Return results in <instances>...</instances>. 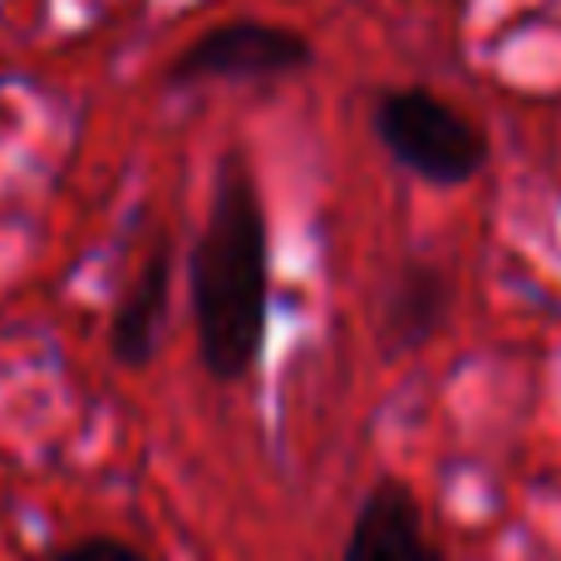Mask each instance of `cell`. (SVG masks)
Here are the masks:
<instances>
[{
	"label": "cell",
	"mask_w": 561,
	"mask_h": 561,
	"mask_svg": "<svg viewBox=\"0 0 561 561\" xmlns=\"http://www.w3.org/2000/svg\"><path fill=\"white\" fill-rule=\"evenodd\" d=\"M340 561H444V552L424 527V503L399 478H385L359 497Z\"/></svg>",
	"instance_id": "277c9868"
},
{
	"label": "cell",
	"mask_w": 561,
	"mask_h": 561,
	"mask_svg": "<svg viewBox=\"0 0 561 561\" xmlns=\"http://www.w3.org/2000/svg\"><path fill=\"white\" fill-rule=\"evenodd\" d=\"M266 306H272L266 207L242 153H227L193 247L197 359L217 385H237L256 369L266 345Z\"/></svg>",
	"instance_id": "6da1fadb"
},
{
	"label": "cell",
	"mask_w": 561,
	"mask_h": 561,
	"mask_svg": "<svg viewBox=\"0 0 561 561\" xmlns=\"http://www.w3.org/2000/svg\"><path fill=\"white\" fill-rule=\"evenodd\" d=\"M49 561H158V557L124 542V537H79V542L59 547Z\"/></svg>",
	"instance_id": "52a82bcc"
},
{
	"label": "cell",
	"mask_w": 561,
	"mask_h": 561,
	"mask_svg": "<svg viewBox=\"0 0 561 561\" xmlns=\"http://www.w3.org/2000/svg\"><path fill=\"white\" fill-rule=\"evenodd\" d=\"M369 124L404 173L434 187L473 183L488 163V138L478 134V124L428 89H389Z\"/></svg>",
	"instance_id": "7a4b0ae2"
},
{
	"label": "cell",
	"mask_w": 561,
	"mask_h": 561,
	"mask_svg": "<svg viewBox=\"0 0 561 561\" xmlns=\"http://www.w3.org/2000/svg\"><path fill=\"white\" fill-rule=\"evenodd\" d=\"M448 306H454V280L444 266L434 262H404L389 276L385 296H379V350L389 359L409 355V350H424L428 340L444 330Z\"/></svg>",
	"instance_id": "5b68a950"
},
{
	"label": "cell",
	"mask_w": 561,
	"mask_h": 561,
	"mask_svg": "<svg viewBox=\"0 0 561 561\" xmlns=\"http://www.w3.org/2000/svg\"><path fill=\"white\" fill-rule=\"evenodd\" d=\"M310 59H316V49L300 30L272 25V20H227V25L197 35L173 59L168 79L178 89L207 84V79H280L306 69Z\"/></svg>",
	"instance_id": "3957f363"
},
{
	"label": "cell",
	"mask_w": 561,
	"mask_h": 561,
	"mask_svg": "<svg viewBox=\"0 0 561 561\" xmlns=\"http://www.w3.org/2000/svg\"><path fill=\"white\" fill-rule=\"evenodd\" d=\"M168 330V252L158 247L138 276L128 280V290L114 306V325H108V350L124 369H144L153 365L158 345Z\"/></svg>",
	"instance_id": "8992f818"
}]
</instances>
